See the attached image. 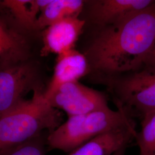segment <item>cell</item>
<instances>
[{
    "instance_id": "cell-1",
    "label": "cell",
    "mask_w": 155,
    "mask_h": 155,
    "mask_svg": "<svg viewBox=\"0 0 155 155\" xmlns=\"http://www.w3.org/2000/svg\"><path fill=\"white\" fill-rule=\"evenodd\" d=\"M97 30L83 52L95 80L136 70L155 51V2L121 22Z\"/></svg>"
},
{
    "instance_id": "cell-2",
    "label": "cell",
    "mask_w": 155,
    "mask_h": 155,
    "mask_svg": "<svg viewBox=\"0 0 155 155\" xmlns=\"http://www.w3.org/2000/svg\"><path fill=\"white\" fill-rule=\"evenodd\" d=\"M44 91L43 88L35 90L31 100L0 118V153L38 137L45 130L51 133L62 124L60 111L50 105Z\"/></svg>"
},
{
    "instance_id": "cell-3",
    "label": "cell",
    "mask_w": 155,
    "mask_h": 155,
    "mask_svg": "<svg viewBox=\"0 0 155 155\" xmlns=\"http://www.w3.org/2000/svg\"><path fill=\"white\" fill-rule=\"evenodd\" d=\"M135 127L131 116L121 107L117 110L109 107L87 114L68 117L47 136L49 148L71 152L101 134L124 127Z\"/></svg>"
},
{
    "instance_id": "cell-4",
    "label": "cell",
    "mask_w": 155,
    "mask_h": 155,
    "mask_svg": "<svg viewBox=\"0 0 155 155\" xmlns=\"http://www.w3.org/2000/svg\"><path fill=\"white\" fill-rule=\"evenodd\" d=\"M95 81L108 87L116 101L133 117L155 111V63H147L130 72Z\"/></svg>"
},
{
    "instance_id": "cell-5",
    "label": "cell",
    "mask_w": 155,
    "mask_h": 155,
    "mask_svg": "<svg viewBox=\"0 0 155 155\" xmlns=\"http://www.w3.org/2000/svg\"><path fill=\"white\" fill-rule=\"evenodd\" d=\"M43 88L38 61L32 58L0 64V118L25 101L30 91Z\"/></svg>"
},
{
    "instance_id": "cell-6",
    "label": "cell",
    "mask_w": 155,
    "mask_h": 155,
    "mask_svg": "<svg viewBox=\"0 0 155 155\" xmlns=\"http://www.w3.org/2000/svg\"><path fill=\"white\" fill-rule=\"evenodd\" d=\"M51 105L64 111L68 117L87 114L109 108L105 95L79 81L59 87L47 98Z\"/></svg>"
},
{
    "instance_id": "cell-7",
    "label": "cell",
    "mask_w": 155,
    "mask_h": 155,
    "mask_svg": "<svg viewBox=\"0 0 155 155\" xmlns=\"http://www.w3.org/2000/svg\"><path fill=\"white\" fill-rule=\"evenodd\" d=\"M154 0L85 1L83 12L97 28L116 24L152 5Z\"/></svg>"
},
{
    "instance_id": "cell-8",
    "label": "cell",
    "mask_w": 155,
    "mask_h": 155,
    "mask_svg": "<svg viewBox=\"0 0 155 155\" xmlns=\"http://www.w3.org/2000/svg\"><path fill=\"white\" fill-rule=\"evenodd\" d=\"M86 23L80 17L68 18L47 27L42 31L43 46L40 55L46 56L51 54L59 55L75 49Z\"/></svg>"
},
{
    "instance_id": "cell-9",
    "label": "cell",
    "mask_w": 155,
    "mask_h": 155,
    "mask_svg": "<svg viewBox=\"0 0 155 155\" xmlns=\"http://www.w3.org/2000/svg\"><path fill=\"white\" fill-rule=\"evenodd\" d=\"M89 72V63L83 52L73 49L58 55L52 77L44 91L45 98L64 84L79 81Z\"/></svg>"
},
{
    "instance_id": "cell-10",
    "label": "cell",
    "mask_w": 155,
    "mask_h": 155,
    "mask_svg": "<svg viewBox=\"0 0 155 155\" xmlns=\"http://www.w3.org/2000/svg\"><path fill=\"white\" fill-rule=\"evenodd\" d=\"M27 35L0 15V64L32 58Z\"/></svg>"
},
{
    "instance_id": "cell-11",
    "label": "cell",
    "mask_w": 155,
    "mask_h": 155,
    "mask_svg": "<svg viewBox=\"0 0 155 155\" xmlns=\"http://www.w3.org/2000/svg\"><path fill=\"white\" fill-rule=\"evenodd\" d=\"M136 127H124L101 134L83 144L70 155H113L127 147L137 135Z\"/></svg>"
},
{
    "instance_id": "cell-12",
    "label": "cell",
    "mask_w": 155,
    "mask_h": 155,
    "mask_svg": "<svg viewBox=\"0 0 155 155\" xmlns=\"http://www.w3.org/2000/svg\"><path fill=\"white\" fill-rule=\"evenodd\" d=\"M50 0H4L0 7L11 16V24L25 35L35 32L36 24L41 10Z\"/></svg>"
},
{
    "instance_id": "cell-13",
    "label": "cell",
    "mask_w": 155,
    "mask_h": 155,
    "mask_svg": "<svg viewBox=\"0 0 155 155\" xmlns=\"http://www.w3.org/2000/svg\"><path fill=\"white\" fill-rule=\"evenodd\" d=\"M85 1L50 0L38 18L35 32L43 31L55 22L68 18H77L83 13Z\"/></svg>"
},
{
    "instance_id": "cell-14",
    "label": "cell",
    "mask_w": 155,
    "mask_h": 155,
    "mask_svg": "<svg viewBox=\"0 0 155 155\" xmlns=\"http://www.w3.org/2000/svg\"><path fill=\"white\" fill-rule=\"evenodd\" d=\"M141 124V130L135 137L140 155H155V111L143 117Z\"/></svg>"
},
{
    "instance_id": "cell-15",
    "label": "cell",
    "mask_w": 155,
    "mask_h": 155,
    "mask_svg": "<svg viewBox=\"0 0 155 155\" xmlns=\"http://www.w3.org/2000/svg\"><path fill=\"white\" fill-rule=\"evenodd\" d=\"M47 136L43 134L0 153V155H45Z\"/></svg>"
},
{
    "instance_id": "cell-16",
    "label": "cell",
    "mask_w": 155,
    "mask_h": 155,
    "mask_svg": "<svg viewBox=\"0 0 155 155\" xmlns=\"http://www.w3.org/2000/svg\"><path fill=\"white\" fill-rule=\"evenodd\" d=\"M126 149H127V147H124L121 149L117 150L116 152H115L113 155H125Z\"/></svg>"
},
{
    "instance_id": "cell-17",
    "label": "cell",
    "mask_w": 155,
    "mask_h": 155,
    "mask_svg": "<svg viewBox=\"0 0 155 155\" xmlns=\"http://www.w3.org/2000/svg\"><path fill=\"white\" fill-rule=\"evenodd\" d=\"M148 62H150V63H155V51L153 52V54H152V56L150 57V60L148 61Z\"/></svg>"
}]
</instances>
